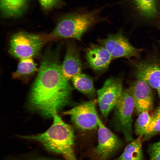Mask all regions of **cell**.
Instances as JSON below:
<instances>
[{"label": "cell", "instance_id": "obj_1", "mask_svg": "<svg viewBox=\"0 0 160 160\" xmlns=\"http://www.w3.org/2000/svg\"><path fill=\"white\" fill-rule=\"evenodd\" d=\"M53 124L45 132L35 135L19 136L24 139L40 143L48 151L63 155L65 158L74 156V131L57 114L53 116Z\"/></svg>", "mask_w": 160, "mask_h": 160}, {"label": "cell", "instance_id": "obj_2", "mask_svg": "<svg viewBox=\"0 0 160 160\" xmlns=\"http://www.w3.org/2000/svg\"><path fill=\"white\" fill-rule=\"evenodd\" d=\"M99 10L71 13L62 17L49 36L50 38H71L80 41L83 35L98 21Z\"/></svg>", "mask_w": 160, "mask_h": 160}, {"label": "cell", "instance_id": "obj_3", "mask_svg": "<svg viewBox=\"0 0 160 160\" xmlns=\"http://www.w3.org/2000/svg\"><path fill=\"white\" fill-rule=\"evenodd\" d=\"M49 38L24 31L19 32L10 39L9 52L20 59L32 57L39 54Z\"/></svg>", "mask_w": 160, "mask_h": 160}, {"label": "cell", "instance_id": "obj_4", "mask_svg": "<svg viewBox=\"0 0 160 160\" xmlns=\"http://www.w3.org/2000/svg\"><path fill=\"white\" fill-rule=\"evenodd\" d=\"M113 122L116 130L122 133L127 142L133 140L132 115L133 99L129 88L123 91L115 108Z\"/></svg>", "mask_w": 160, "mask_h": 160}, {"label": "cell", "instance_id": "obj_5", "mask_svg": "<svg viewBox=\"0 0 160 160\" xmlns=\"http://www.w3.org/2000/svg\"><path fill=\"white\" fill-rule=\"evenodd\" d=\"M95 100L85 102L64 112L69 116L76 127L83 130L95 129L99 118L96 108Z\"/></svg>", "mask_w": 160, "mask_h": 160}, {"label": "cell", "instance_id": "obj_6", "mask_svg": "<svg viewBox=\"0 0 160 160\" xmlns=\"http://www.w3.org/2000/svg\"><path fill=\"white\" fill-rule=\"evenodd\" d=\"M98 141L97 146L91 152L92 160H107L121 146L119 138L98 120Z\"/></svg>", "mask_w": 160, "mask_h": 160}, {"label": "cell", "instance_id": "obj_7", "mask_svg": "<svg viewBox=\"0 0 160 160\" xmlns=\"http://www.w3.org/2000/svg\"><path fill=\"white\" fill-rule=\"evenodd\" d=\"M122 91V80L114 77L108 79L97 90V102L104 117H107L114 108Z\"/></svg>", "mask_w": 160, "mask_h": 160}, {"label": "cell", "instance_id": "obj_8", "mask_svg": "<svg viewBox=\"0 0 160 160\" xmlns=\"http://www.w3.org/2000/svg\"><path fill=\"white\" fill-rule=\"evenodd\" d=\"M99 42L108 51L112 58L132 57H139L140 50L133 47L121 31L109 35L105 39H100Z\"/></svg>", "mask_w": 160, "mask_h": 160}, {"label": "cell", "instance_id": "obj_9", "mask_svg": "<svg viewBox=\"0 0 160 160\" xmlns=\"http://www.w3.org/2000/svg\"><path fill=\"white\" fill-rule=\"evenodd\" d=\"M151 87L145 82L137 79L129 89L134 103V109L138 115L142 112L149 111L153 107V96Z\"/></svg>", "mask_w": 160, "mask_h": 160}, {"label": "cell", "instance_id": "obj_10", "mask_svg": "<svg viewBox=\"0 0 160 160\" xmlns=\"http://www.w3.org/2000/svg\"><path fill=\"white\" fill-rule=\"evenodd\" d=\"M134 74L136 78L147 83L157 89L160 84V65L156 62L144 61L135 64Z\"/></svg>", "mask_w": 160, "mask_h": 160}, {"label": "cell", "instance_id": "obj_11", "mask_svg": "<svg viewBox=\"0 0 160 160\" xmlns=\"http://www.w3.org/2000/svg\"><path fill=\"white\" fill-rule=\"evenodd\" d=\"M86 57L89 66L97 71L106 69L113 59L110 54L103 46L96 45H91L87 48Z\"/></svg>", "mask_w": 160, "mask_h": 160}, {"label": "cell", "instance_id": "obj_12", "mask_svg": "<svg viewBox=\"0 0 160 160\" xmlns=\"http://www.w3.org/2000/svg\"><path fill=\"white\" fill-rule=\"evenodd\" d=\"M61 68L64 76L69 80L81 72L82 64L79 50L73 43H68Z\"/></svg>", "mask_w": 160, "mask_h": 160}, {"label": "cell", "instance_id": "obj_13", "mask_svg": "<svg viewBox=\"0 0 160 160\" xmlns=\"http://www.w3.org/2000/svg\"><path fill=\"white\" fill-rule=\"evenodd\" d=\"M135 10L142 18L151 20L159 15L158 0H130Z\"/></svg>", "mask_w": 160, "mask_h": 160}, {"label": "cell", "instance_id": "obj_14", "mask_svg": "<svg viewBox=\"0 0 160 160\" xmlns=\"http://www.w3.org/2000/svg\"><path fill=\"white\" fill-rule=\"evenodd\" d=\"M28 0H0V7L2 15L6 17L21 16L27 7Z\"/></svg>", "mask_w": 160, "mask_h": 160}, {"label": "cell", "instance_id": "obj_15", "mask_svg": "<svg viewBox=\"0 0 160 160\" xmlns=\"http://www.w3.org/2000/svg\"><path fill=\"white\" fill-rule=\"evenodd\" d=\"M17 70L12 73L14 79L26 80L37 71L36 65L32 57L20 59Z\"/></svg>", "mask_w": 160, "mask_h": 160}, {"label": "cell", "instance_id": "obj_16", "mask_svg": "<svg viewBox=\"0 0 160 160\" xmlns=\"http://www.w3.org/2000/svg\"><path fill=\"white\" fill-rule=\"evenodd\" d=\"M141 137L129 142L119 157L113 160H143Z\"/></svg>", "mask_w": 160, "mask_h": 160}, {"label": "cell", "instance_id": "obj_17", "mask_svg": "<svg viewBox=\"0 0 160 160\" xmlns=\"http://www.w3.org/2000/svg\"><path fill=\"white\" fill-rule=\"evenodd\" d=\"M73 84L76 89L89 96L94 95L95 90L93 81L87 75L81 73L71 78Z\"/></svg>", "mask_w": 160, "mask_h": 160}, {"label": "cell", "instance_id": "obj_18", "mask_svg": "<svg viewBox=\"0 0 160 160\" xmlns=\"http://www.w3.org/2000/svg\"><path fill=\"white\" fill-rule=\"evenodd\" d=\"M148 111L142 112L138 114L135 125V132L138 137H142L146 133L150 124L152 116Z\"/></svg>", "mask_w": 160, "mask_h": 160}, {"label": "cell", "instance_id": "obj_19", "mask_svg": "<svg viewBox=\"0 0 160 160\" xmlns=\"http://www.w3.org/2000/svg\"><path fill=\"white\" fill-rule=\"evenodd\" d=\"M152 120L148 128L143 136V140L145 141L160 132V118L153 115L151 116Z\"/></svg>", "mask_w": 160, "mask_h": 160}, {"label": "cell", "instance_id": "obj_20", "mask_svg": "<svg viewBox=\"0 0 160 160\" xmlns=\"http://www.w3.org/2000/svg\"><path fill=\"white\" fill-rule=\"evenodd\" d=\"M150 160H160V142L150 145L148 149Z\"/></svg>", "mask_w": 160, "mask_h": 160}, {"label": "cell", "instance_id": "obj_21", "mask_svg": "<svg viewBox=\"0 0 160 160\" xmlns=\"http://www.w3.org/2000/svg\"><path fill=\"white\" fill-rule=\"evenodd\" d=\"M42 7L46 9H51L59 4L60 0H39Z\"/></svg>", "mask_w": 160, "mask_h": 160}, {"label": "cell", "instance_id": "obj_22", "mask_svg": "<svg viewBox=\"0 0 160 160\" xmlns=\"http://www.w3.org/2000/svg\"><path fill=\"white\" fill-rule=\"evenodd\" d=\"M153 115L157 117L160 118V106L157 108L155 110Z\"/></svg>", "mask_w": 160, "mask_h": 160}, {"label": "cell", "instance_id": "obj_23", "mask_svg": "<svg viewBox=\"0 0 160 160\" xmlns=\"http://www.w3.org/2000/svg\"><path fill=\"white\" fill-rule=\"evenodd\" d=\"M65 160H76L75 156L65 159Z\"/></svg>", "mask_w": 160, "mask_h": 160}, {"label": "cell", "instance_id": "obj_24", "mask_svg": "<svg viewBox=\"0 0 160 160\" xmlns=\"http://www.w3.org/2000/svg\"><path fill=\"white\" fill-rule=\"evenodd\" d=\"M157 89V91L159 97L160 98V84L159 85Z\"/></svg>", "mask_w": 160, "mask_h": 160}, {"label": "cell", "instance_id": "obj_25", "mask_svg": "<svg viewBox=\"0 0 160 160\" xmlns=\"http://www.w3.org/2000/svg\"><path fill=\"white\" fill-rule=\"evenodd\" d=\"M34 160H52L47 159L40 158V159H36Z\"/></svg>", "mask_w": 160, "mask_h": 160}, {"label": "cell", "instance_id": "obj_26", "mask_svg": "<svg viewBox=\"0 0 160 160\" xmlns=\"http://www.w3.org/2000/svg\"><path fill=\"white\" fill-rule=\"evenodd\" d=\"M159 142H160V140H159Z\"/></svg>", "mask_w": 160, "mask_h": 160}]
</instances>
